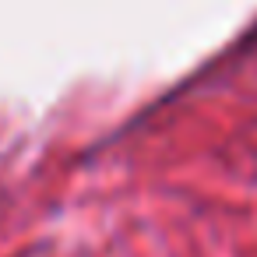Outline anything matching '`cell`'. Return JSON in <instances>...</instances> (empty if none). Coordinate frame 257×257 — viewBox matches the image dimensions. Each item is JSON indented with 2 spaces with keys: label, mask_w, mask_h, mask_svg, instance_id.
<instances>
[{
  "label": "cell",
  "mask_w": 257,
  "mask_h": 257,
  "mask_svg": "<svg viewBox=\"0 0 257 257\" xmlns=\"http://www.w3.org/2000/svg\"><path fill=\"white\" fill-rule=\"evenodd\" d=\"M239 46H243V50H257V25H253L250 32H243V39H239Z\"/></svg>",
  "instance_id": "1"
}]
</instances>
